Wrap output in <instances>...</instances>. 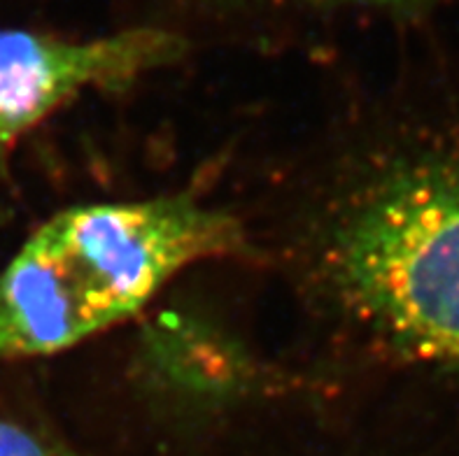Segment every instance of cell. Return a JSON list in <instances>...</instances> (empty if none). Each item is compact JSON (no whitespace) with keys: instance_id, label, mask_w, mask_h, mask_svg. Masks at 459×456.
Listing matches in <instances>:
<instances>
[{"instance_id":"cell-1","label":"cell","mask_w":459,"mask_h":456,"mask_svg":"<svg viewBox=\"0 0 459 456\" xmlns=\"http://www.w3.org/2000/svg\"><path fill=\"white\" fill-rule=\"evenodd\" d=\"M245 249L238 221L189 194L64 210L0 275V361L80 345L134 317L185 268Z\"/></svg>"},{"instance_id":"cell-2","label":"cell","mask_w":459,"mask_h":456,"mask_svg":"<svg viewBox=\"0 0 459 456\" xmlns=\"http://www.w3.org/2000/svg\"><path fill=\"white\" fill-rule=\"evenodd\" d=\"M332 280L378 340L459 380V135L396 159L338 221Z\"/></svg>"},{"instance_id":"cell-3","label":"cell","mask_w":459,"mask_h":456,"mask_svg":"<svg viewBox=\"0 0 459 456\" xmlns=\"http://www.w3.org/2000/svg\"><path fill=\"white\" fill-rule=\"evenodd\" d=\"M182 52L180 35L163 29L91 40L0 30V154L84 89H122Z\"/></svg>"},{"instance_id":"cell-4","label":"cell","mask_w":459,"mask_h":456,"mask_svg":"<svg viewBox=\"0 0 459 456\" xmlns=\"http://www.w3.org/2000/svg\"><path fill=\"white\" fill-rule=\"evenodd\" d=\"M0 456H77L17 424L0 422Z\"/></svg>"},{"instance_id":"cell-5","label":"cell","mask_w":459,"mask_h":456,"mask_svg":"<svg viewBox=\"0 0 459 456\" xmlns=\"http://www.w3.org/2000/svg\"><path fill=\"white\" fill-rule=\"evenodd\" d=\"M355 3H378V5H390V7H415L427 3V0H355Z\"/></svg>"}]
</instances>
